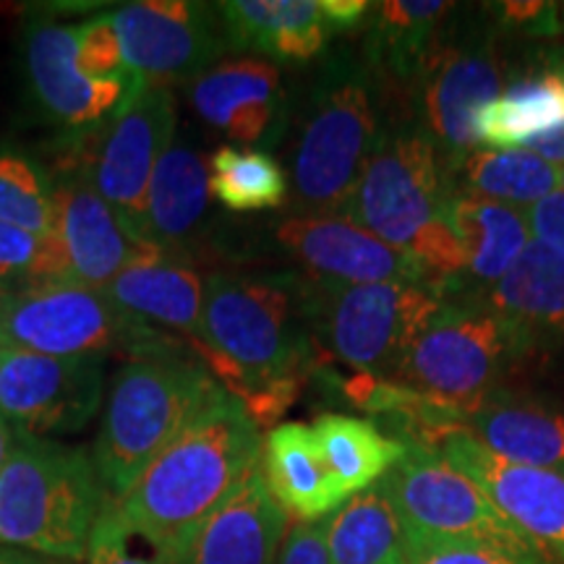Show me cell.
Here are the masks:
<instances>
[{"mask_svg": "<svg viewBox=\"0 0 564 564\" xmlns=\"http://www.w3.org/2000/svg\"><path fill=\"white\" fill-rule=\"evenodd\" d=\"M262 440L246 405L223 390L154 457L118 510L178 562L204 520L257 468Z\"/></svg>", "mask_w": 564, "mask_h": 564, "instance_id": "obj_1", "label": "cell"}, {"mask_svg": "<svg viewBox=\"0 0 564 564\" xmlns=\"http://www.w3.org/2000/svg\"><path fill=\"white\" fill-rule=\"evenodd\" d=\"M301 280L215 272L204 282L199 337L204 366L241 403L282 382H303L314 343Z\"/></svg>", "mask_w": 564, "mask_h": 564, "instance_id": "obj_2", "label": "cell"}, {"mask_svg": "<svg viewBox=\"0 0 564 564\" xmlns=\"http://www.w3.org/2000/svg\"><path fill=\"white\" fill-rule=\"evenodd\" d=\"M225 387L186 356L129 361L112 379L102 426L91 449L97 478L110 499H123L162 449Z\"/></svg>", "mask_w": 564, "mask_h": 564, "instance_id": "obj_3", "label": "cell"}, {"mask_svg": "<svg viewBox=\"0 0 564 564\" xmlns=\"http://www.w3.org/2000/svg\"><path fill=\"white\" fill-rule=\"evenodd\" d=\"M105 502L91 453L19 434L0 470V546L84 562Z\"/></svg>", "mask_w": 564, "mask_h": 564, "instance_id": "obj_4", "label": "cell"}, {"mask_svg": "<svg viewBox=\"0 0 564 564\" xmlns=\"http://www.w3.org/2000/svg\"><path fill=\"white\" fill-rule=\"evenodd\" d=\"M369 74L340 55L322 68L291 154L293 215H343L382 141Z\"/></svg>", "mask_w": 564, "mask_h": 564, "instance_id": "obj_5", "label": "cell"}, {"mask_svg": "<svg viewBox=\"0 0 564 564\" xmlns=\"http://www.w3.org/2000/svg\"><path fill=\"white\" fill-rule=\"evenodd\" d=\"M167 333L118 312L102 291L79 282H47L0 293V350L53 358L178 356Z\"/></svg>", "mask_w": 564, "mask_h": 564, "instance_id": "obj_6", "label": "cell"}, {"mask_svg": "<svg viewBox=\"0 0 564 564\" xmlns=\"http://www.w3.org/2000/svg\"><path fill=\"white\" fill-rule=\"evenodd\" d=\"M528 337L486 303H444L413 337L394 384L470 411L502 382Z\"/></svg>", "mask_w": 564, "mask_h": 564, "instance_id": "obj_7", "label": "cell"}, {"mask_svg": "<svg viewBox=\"0 0 564 564\" xmlns=\"http://www.w3.org/2000/svg\"><path fill=\"white\" fill-rule=\"evenodd\" d=\"M301 280L308 327L352 369L394 382L413 337L442 306V299L423 285H333Z\"/></svg>", "mask_w": 564, "mask_h": 564, "instance_id": "obj_8", "label": "cell"}, {"mask_svg": "<svg viewBox=\"0 0 564 564\" xmlns=\"http://www.w3.org/2000/svg\"><path fill=\"white\" fill-rule=\"evenodd\" d=\"M447 199V171H442L432 137L421 129H400L379 141L343 217L408 251L429 225L442 220Z\"/></svg>", "mask_w": 564, "mask_h": 564, "instance_id": "obj_9", "label": "cell"}, {"mask_svg": "<svg viewBox=\"0 0 564 564\" xmlns=\"http://www.w3.org/2000/svg\"><path fill=\"white\" fill-rule=\"evenodd\" d=\"M379 481L398 507L405 531L541 556L497 505L434 447L408 442L405 455Z\"/></svg>", "mask_w": 564, "mask_h": 564, "instance_id": "obj_10", "label": "cell"}, {"mask_svg": "<svg viewBox=\"0 0 564 564\" xmlns=\"http://www.w3.org/2000/svg\"><path fill=\"white\" fill-rule=\"evenodd\" d=\"M178 100L165 84L139 82L91 139L89 171L97 192L116 212L129 238L141 246L147 194L162 154L175 141Z\"/></svg>", "mask_w": 564, "mask_h": 564, "instance_id": "obj_11", "label": "cell"}, {"mask_svg": "<svg viewBox=\"0 0 564 564\" xmlns=\"http://www.w3.org/2000/svg\"><path fill=\"white\" fill-rule=\"evenodd\" d=\"M105 394L100 358H53L0 350V415L19 434L51 440L95 419Z\"/></svg>", "mask_w": 564, "mask_h": 564, "instance_id": "obj_12", "label": "cell"}, {"mask_svg": "<svg viewBox=\"0 0 564 564\" xmlns=\"http://www.w3.org/2000/svg\"><path fill=\"white\" fill-rule=\"evenodd\" d=\"M126 68L147 84L199 79L228 51L215 6L141 0L112 11Z\"/></svg>", "mask_w": 564, "mask_h": 564, "instance_id": "obj_13", "label": "cell"}, {"mask_svg": "<svg viewBox=\"0 0 564 564\" xmlns=\"http://www.w3.org/2000/svg\"><path fill=\"white\" fill-rule=\"evenodd\" d=\"M434 449L468 476L546 562L564 564V476L505 460L463 429L440 436Z\"/></svg>", "mask_w": 564, "mask_h": 564, "instance_id": "obj_14", "label": "cell"}, {"mask_svg": "<svg viewBox=\"0 0 564 564\" xmlns=\"http://www.w3.org/2000/svg\"><path fill=\"white\" fill-rule=\"evenodd\" d=\"M274 243L303 270V278L333 285H426L411 253L379 241L343 215H288L272 228Z\"/></svg>", "mask_w": 564, "mask_h": 564, "instance_id": "obj_15", "label": "cell"}, {"mask_svg": "<svg viewBox=\"0 0 564 564\" xmlns=\"http://www.w3.org/2000/svg\"><path fill=\"white\" fill-rule=\"evenodd\" d=\"M51 173L53 232L66 251L70 278L91 291H105L126 270L139 246L97 192L87 150Z\"/></svg>", "mask_w": 564, "mask_h": 564, "instance_id": "obj_16", "label": "cell"}, {"mask_svg": "<svg viewBox=\"0 0 564 564\" xmlns=\"http://www.w3.org/2000/svg\"><path fill=\"white\" fill-rule=\"evenodd\" d=\"M421 84L432 141L436 152L447 154V165H453L478 150V112L502 91V68L491 42L474 34L440 45Z\"/></svg>", "mask_w": 564, "mask_h": 564, "instance_id": "obj_17", "label": "cell"}, {"mask_svg": "<svg viewBox=\"0 0 564 564\" xmlns=\"http://www.w3.org/2000/svg\"><path fill=\"white\" fill-rule=\"evenodd\" d=\"M79 26L37 24L26 34V76L40 108L68 129H89L121 108L139 76L131 70L118 79L95 82L76 68Z\"/></svg>", "mask_w": 564, "mask_h": 564, "instance_id": "obj_18", "label": "cell"}, {"mask_svg": "<svg viewBox=\"0 0 564 564\" xmlns=\"http://www.w3.org/2000/svg\"><path fill=\"white\" fill-rule=\"evenodd\" d=\"M202 121L241 144H274L288 129V95L272 63L238 58L188 84Z\"/></svg>", "mask_w": 564, "mask_h": 564, "instance_id": "obj_19", "label": "cell"}, {"mask_svg": "<svg viewBox=\"0 0 564 564\" xmlns=\"http://www.w3.org/2000/svg\"><path fill=\"white\" fill-rule=\"evenodd\" d=\"M129 319L181 333L196 343L202 322L204 280L186 257L139 246L126 270L102 291Z\"/></svg>", "mask_w": 564, "mask_h": 564, "instance_id": "obj_20", "label": "cell"}, {"mask_svg": "<svg viewBox=\"0 0 564 564\" xmlns=\"http://www.w3.org/2000/svg\"><path fill=\"white\" fill-rule=\"evenodd\" d=\"M288 520L257 465L199 525L178 564H274Z\"/></svg>", "mask_w": 564, "mask_h": 564, "instance_id": "obj_21", "label": "cell"}, {"mask_svg": "<svg viewBox=\"0 0 564 564\" xmlns=\"http://www.w3.org/2000/svg\"><path fill=\"white\" fill-rule=\"evenodd\" d=\"M259 468L274 502L288 518H295V523L329 518L345 502L340 486L324 463L314 429L301 421L278 423L267 432Z\"/></svg>", "mask_w": 564, "mask_h": 564, "instance_id": "obj_22", "label": "cell"}, {"mask_svg": "<svg viewBox=\"0 0 564 564\" xmlns=\"http://www.w3.org/2000/svg\"><path fill=\"white\" fill-rule=\"evenodd\" d=\"M215 11L228 47L257 51L274 61H312L333 34L319 0H228Z\"/></svg>", "mask_w": 564, "mask_h": 564, "instance_id": "obj_23", "label": "cell"}, {"mask_svg": "<svg viewBox=\"0 0 564 564\" xmlns=\"http://www.w3.org/2000/svg\"><path fill=\"white\" fill-rule=\"evenodd\" d=\"M444 220L465 251V272L455 293L468 288L474 293H489L533 241L523 209L476 199L453 188L444 204Z\"/></svg>", "mask_w": 564, "mask_h": 564, "instance_id": "obj_24", "label": "cell"}, {"mask_svg": "<svg viewBox=\"0 0 564 564\" xmlns=\"http://www.w3.org/2000/svg\"><path fill=\"white\" fill-rule=\"evenodd\" d=\"M209 204V162L196 147L175 141L162 154L147 194L141 246L186 257V246Z\"/></svg>", "mask_w": 564, "mask_h": 564, "instance_id": "obj_25", "label": "cell"}, {"mask_svg": "<svg viewBox=\"0 0 564 564\" xmlns=\"http://www.w3.org/2000/svg\"><path fill=\"white\" fill-rule=\"evenodd\" d=\"M460 429L505 460L564 476V413L560 411L486 398L465 413Z\"/></svg>", "mask_w": 564, "mask_h": 564, "instance_id": "obj_26", "label": "cell"}, {"mask_svg": "<svg viewBox=\"0 0 564 564\" xmlns=\"http://www.w3.org/2000/svg\"><path fill=\"white\" fill-rule=\"evenodd\" d=\"M373 9V6H371ZM442 0H390L371 11L366 58L394 82H423L440 47V26L453 11Z\"/></svg>", "mask_w": 564, "mask_h": 564, "instance_id": "obj_27", "label": "cell"}, {"mask_svg": "<svg viewBox=\"0 0 564 564\" xmlns=\"http://www.w3.org/2000/svg\"><path fill=\"white\" fill-rule=\"evenodd\" d=\"M324 535L333 564H405V525L382 481L324 518Z\"/></svg>", "mask_w": 564, "mask_h": 564, "instance_id": "obj_28", "label": "cell"}, {"mask_svg": "<svg viewBox=\"0 0 564 564\" xmlns=\"http://www.w3.org/2000/svg\"><path fill=\"white\" fill-rule=\"evenodd\" d=\"M486 306L512 322L528 340L533 333L564 335V257L531 241L512 270L486 293Z\"/></svg>", "mask_w": 564, "mask_h": 564, "instance_id": "obj_29", "label": "cell"}, {"mask_svg": "<svg viewBox=\"0 0 564 564\" xmlns=\"http://www.w3.org/2000/svg\"><path fill=\"white\" fill-rule=\"evenodd\" d=\"M453 192L476 199L531 209L562 188V171L525 150H474L447 165Z\"/></svg>", "mask_w": 564, "mask_h": 564, "instance_id": "obj_30", "label": "cell"}, {"mask_svg": "<svg viewBox=\"0 0 564 564\" xmlns=\"http://www.w3.org/2000/svg\"><path fill=\"white\" fill-rule=\"evenodd\" d=\"M564 123V66L531 74L478 112V141L494 150H523L528 141Z\"/></svg>", "mask_w": 564, "mask_h": 564, "instance_id": "obj_31", "label": "cell"}, {"mask_svg": "<svg viewBox=\"0 0 564 564\" xmlns=\"http://www.w3.org/2000/svg\"><path fill=\"white\" fill-rule=\"evenodd\" d=\"M312 429L324 463L335 476L345 499L384 478L408 447L403 440L384 436L371 421L343 413H324L314 421Z\"/></svg>", "mask_w": 564, "mask_h": 564, "instance_id": "obj_32", "label": "cell"}, {"mask_svg": "<svg viewBox=\"0 0 564 564\" xmlns=\"http://www.w3.org/2000/svg\"><path fill=\"white\" fill-rule=\"evenodd\" d=\"M288 175L259 150L220 147L209 158V194L232 212H262L288 202Z\"/></svg>", "mask_w": 564, "mask_h": 564, "instance_id": "obj_33", "label": "cell"}, {"mask_svg": "<svg viewBox=\"0 0 564 564\" xmlns=\"http://www.w3.org/2000/svg\"><path fill=\"white\" fill-rule=\"evenodd\" d=\"M0 223L53 232L51 167L11 147H0Z\"/></svg>", "mask_w": 564, "mask_h": 564, "instance_id": "obj_34", "label": "cell"}, {"mask_svg": "<svg viewBox=\"0 0 564 564\" xmlns=\"http://www.w3.org/2000/svg\"><path fill=\"white\" fill-rule=\"evenodd\" d=\"M47 282H74L58 236L0 223V293Z\"/></svg>", "mask_w": 564, "mask_h": 564, "instance_id": "obj_35", "label": "cell"}, {"mask_svg": "<svg viewBox=\"0 0 564 564\" xmlns=\"http://www.w3.org/2000/svg\"><path fill=\"white\" fill-rule=\"evenodd\" d=\"M84 564H178L165 549L126 523L116 499L108 497L91 528Z\"/></svg>", "mask_w": 564, "mask_h": 564, "instance_id": "obj_36", "label": "cell"}, {"mask_svg": "<svg viewBox=\"0 0 564 564\" xmlns=\"http://www.w3.org/2000/svg\"><path fill=\"white\" fill-rule=\"evenodd\" d=\"M405 564H549L535 554L481 544V541L434 539L405 531Z\"/></svg>", "mask_w": 564, "mask_h": 564, "instance_id": "obj_37", "label": "cell"}, {"mask_svg": "<svg viewBox=\"0 0 564 564\" xmlns=\"http://www.w3.org/2000/svg\"><path fill=\"white\" fill-rule=\"evenodd\" d=\"M76 68L87 79L105 82L129 74L123 61V45L118 37L116 19L112 13H97L89 21L79 24L76 37Z\"/></svg>", "mask_w": 564, "mask_h": 564, "instance_id": "obj_38", "label": "cell"}, {"mask_svg": "<svg viewBox=\"0 0 564 564\" xmlns=\"http://www.w3.org/2000/svg\"><path fill=\"white\" fill-rule=\"evenodd\" d=\"M274 564H333L327 552L324 520L288 525Z\"/></svg>", "mask_w": 564, "mask_h": 564, "instance_id": "obj_39", "label": "cell"}, {"mask_svg": "<svg viewBox=\"0 0 564 564\" xmlns=\"http://www.w3.org/2000/svg\"><path fill=\"white\" fill-rule=\"evenodd\" d=\"M528 228L535 243L546 246L564 257V192L549 194L546 199L533 204L531 209H525Z\"/></svg>", "mask_w": 564, "mask_h": 564, "instance_id": "obj_40", "label": "cell"}, {"mask_svg": "<svg viewBox=\"0 0 564 564\" xmlns=\"http://www.w3.org/2000/svg\"><path fill=\"white\" fill-rule=\"evenodd\" d=\"M502 19L507 24L518 26L523 32L535 34H554L562 30V11L556 3H541V0H523V3H514V0H505L502 6Z\"/></svg>", "mask_w": 564, "mask_h": 564, "instance_id": "obj_41", "label": "cell"}, {"mask_svg": "<svg viewBox=\"0 0 564 564\" xmlns=\"http://www.w3.org/2000/svg\"><path fill=\"white\" fill-rule=\"evenodd\" d=\"M319 9L333 32L356 30L371 13V3L366 0H319Z\"/></svg>", "mask_w": 564, "mask_h": 564, "instance_id": "obj_42", "label": "cell"}, {"mask_svg": "<svg viewBox=\"0 0 564 564\" xmlns=\"http://www.w3.org/2000/svg\"><path fill=\"white\" fill-rule=\"evenodd\" d=\"M523 150L564 171V123L554 126L552 131L541 133V137H535L533 141H528Z\"/></svg>", "mask_w": 564, "mask_h": 564, "instance_id": "obj_43", "label": "cell"}, {"mask_svg": "<svg viewBox=\"0 0 564 564\" xmlns=\"http://www.w3.org/2000/svg\"><path fill=\"white\" fill-rule=\"evenodd\" d=\"M0 564H84V562L58 560V556H45V554L24 552V549L0 546Z\"/></svg>", "mask_w": 564, "mask_h": 564, "instance_id": "obj_44", "label": "cell"}, {"mask_svg": "<svg viewBox=\"0 0 564 564\" xmlns=\"http://www.w3.org/2000/svg\"><path fill=\"white\" fill-rule=\"evenodd\" d=\"M17 440H19L17 429H13L11 423L6 421L3 415H0V470H3L6 460H9V457H11L13 447H17Z\"/></svg>", "mask_w": 564, "mask_h": 564, "instance_id": "obj_45", "label": "cell"}, {"mask_svg": "<svg viewBox=\"0 0 564 564\" xmlns=\"http://www.w3.org/2000/svg\"><path fill=\"white\" fill-rule=\"evenodd\" d=\"M562 186H564V171H562Z\"/></svg>", "mask_w": 564, "mask_h": 564, "instance_id": "obj_46", "label": "cell"}, {"mask_svg": "<svg viewBox=\"0 0 564 564\" xmlns=\"http://www.w3.org/2000/svg\"><path fill=\"white\" fill-rule=\"evenodd\" d=\"M562 17H564V11H562Z\"/></svg>", "mask_w": 564, "mask_h": 564, "instance_id": "obj_47", "label": "cell"}]
</instances>
